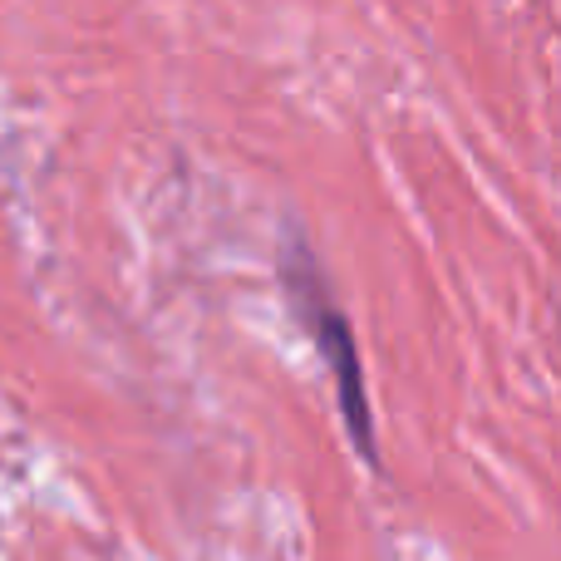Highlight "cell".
Returning a JSON list of instances; mask_svg holds the SVG:
<instances>
[{
	"instance_id": "obj_1",
	"label": "cell",
	"mask_w": 561,
	"mask_h": 561,
	"mask_svg": "<svg viewBox=\"0 0 561 561\" xmlns=\"http://www.w3.org/2000/svg\"><path fill=\"white\" fill-rule=\"evenodd\" d=\"M286 300L296 310L300 330L316 340V350L325 355L330 379H335V394H340V414L350 419V434H355L359 454H375V428H369V409H365V375H359V350L355 335H350V320L340 316V306L330 300L325 280H320L316 262L300 242L286 247Z\"/></svg>"
}]
</instances>
